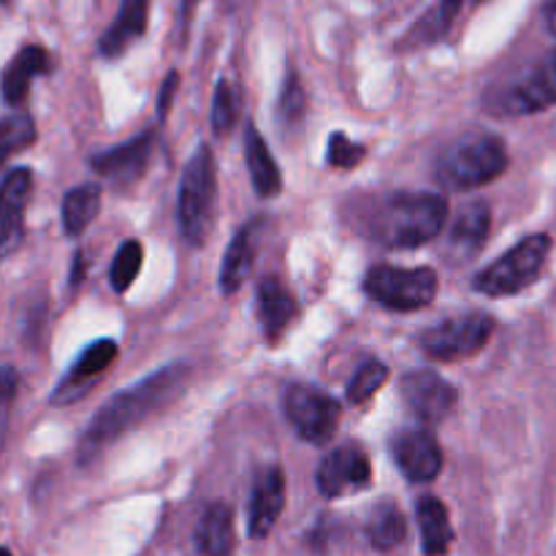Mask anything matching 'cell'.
Segmentation results:
<instances>
[{"mask_svg": "<svg viewBox=\"0 0 556 556\" xmlns=\"http://www.w3.org/2000/svg\"><path fill=\"white\" fill-rule=\"evenodd\" d=\"M188 378L190 369L185 367V364H168V367L157 369L155 375L144 378L141 383L114 394L112 400L92 416L90 427L85 429V438H81L79 448L81 459H90V456L101 454L106 445H112L114 440L123 438L125 432L139 427L141 421H147L152 413L172 405V402L182 394Z\"/></svg>", "mask_w": 556, "mask_h": 556, "instance_id": "1", "label": "cell"}, {"mask_svg": "<svg viewBox=\"0 0 556 556\" xmlns=\"http://www.w3.org/2000/svg\"><path fill=\"white\" fill-rule=\"evenodd\" d=\"M448 220V201L438 193H391L372 204L367 237L389 250H410L440 237Z\"/></svg>", "mask_w": 556, "mask_h": 556, "instance_id": "2", "label": "cell"}, {"mask_svg": "<svg viewBox=\"0 0 556 556\" xmlns=\"http://www.w3.org/2000/svg\"><path fill=\"white\" fill-rule=\"evenodd\" d=\"M508 168V150L500 136L470 130L459 136L438 161V177L451 190H478Z\"/></svg>", "mask_w": 556, "mask_h": 556, "instance_id": "3", "label": "cell"}, {"mask_svg": "<svg viewBox=\"0 0 556 556\" xmlns=\"http://www.w3.org/2000/svg\"><path fill=\"white\" fill-rule=\"evenodd\" d=\"M217 204V168L212 150L201 144L195 155L185 166L182 185H179V226L185 239L195 248L206 242L215 223Z\"/></svg>", "mask_w": 556, "mask_h": 556, "instance_id": "4", "label": "cell"}, {"mask_svg": "<svg viewBox=\"0 0 556 556\" xmlns=\"http://www.w3.org/2000/svg\"><path fill=\"white\" fill-rule=\"evenodd\" d=\"M548 253H552V239L546 233H532V237L521 239L516 248H510L503 258L478 271L472 286L483 296H514L538 280Z\"/></svg>", "mask_w": 556, "mask_h": 556, "instance_id": "5", "label": "cell"}, {"mask_svg": "<svg viewBox=\"0 0 556 556\" xmlns=\"http://www.w3.org/2000/svg\"><path fill=\"white\" fill-rule=\"evenodd\" d=\"M369 296L394 313H416L429 307L438 296V275L429 266L402 269V266H375L364 280Z\"/></svg>", "mask_w": 556, "mask_h": 556, "instance_id": "6", "label": "cell"}, {"mask_svg": "<svg viewBox=\"0 0 556 556\" xmlns=\"http://www.w3.org/2000/svg\"><path fill=\"white\" fill-rule=\"evenodd\" d=\"M494 329H497V324L486 313L456 315V318H448L443 324L432 326V329L421 331L418 348L432 362H465V358L476 356L486 348Z\"/></svg>", "mask_w": 556, "mask_h": 556, "instance_id": "7", "label": "cell"}, {"mask_svg": "<svg viewBox=\"0 0 556 556\" xmlns=\"http://www.w3.org/2000/svg\"><path fill=\"white\" fill-rule=\"evenodd\" d=\"M286 416L296 434L313 445H324L340 427L342 407L334 396L309 386H291L286 391Z\"/></svg>", "mask_w": 556, "mask_h": 556, "instance_id": "8", "label": "cell"}, {"mask_svg": "<svg viewBox=\"0 0 556 556\" xmlns=\"http://www.w3.org/2000/svg\"><path fill=\"white\" fill-rule=\"evenodd\" d=\"M400 391L405 405L413 410V416L418 421L429 424V427L445 421L451 416V410L456 407V400H459L454 386L445 378H440L438 372H432V369L405 375L400 383Z\"/></svg>", "mask_w": 556, "mask_h": 556, "instance_id": "9", "label": "cell"}, {"mask_svg": "<svg viewBox=\"0 0 556 556\" xmlns=\"http://www.w3.org/2000/svg\"><path fill=\"white\" fill-rule=\"evenodd\" d=\"M391 454L402 476L413 483H429L443 470V448L429 429H400L391 440Z\"/></svg>", "mask_w": 556, "mask_h": 556, "instance_id": "10", "label": "cell"}, {"mask_svg": "<svg viewBox=\"0 0 556 556\" xmlns=\"http://www.w3.org/2000/svg\"><path fill=\"white\" fill-rule=\"evenodd\" d=\"M369 481H372V462L353 443L331 451L318 467V489L329 500L369 486Z\"/></svg>", "mask_w": 556, "mask_h": 556, "instance_id": "11", "label": "cell"}, {"mask_svg": "<svg viewBox=\"0 0 556 556\" xmlns=\"http://www.w3.org/2000/svg\"><path fill=\"white\" fill-rule=\"evenodd\" d=\"M33 172L11 168L0 182V258L14 253L25 233V206L30 201Z\"/></svg>", "mask_w": 556, "mask_h": 556, "instance_id": "12", "label": "cell"}, {"mask_svg": "<svg viewBox=\"0 0 556 556\" xmlns=\"http://www.w3.org/2000/svg\"><path fill=\"white\" fill-rule=\"evenodd\" d=\"M114 358H117V345H114V340L92 342L87 351L79 353V358L74 362L71 372L60 380V386L52 394V405H71V402H79L81 396L92 389V383L112 367Z\"/></svg>", "mask_w": 556, "mask_h": 556, "instance_id": "13", "label": "cell"}, {"mask_svg": "<svg viewBox=\"0 0 556 556\" xmlns=\"http://www.w3.org/2000/svg\"><path fill=\"white\" fill-rule=\"evenodd\" d=\"M548 106H556V49L516 81L503 101L505 114H535Z\"/></svg>", "mask_w": 556, "mask_h": 556, "instance_id": "14", "label": "cell"}, {"mask_svg": "<svg viewBox=\"0 0 556 556\" xmlns=\"http://www.w3.org/2000/svg\"><path fill=\"white\" fill-rule=\"evenodd\" d=\"M282 508H286V476H282L280 467H266V470H261L258 478H255L253 497H250V535H269V532L275 530L277 519H280Z\"/></svg>", "mask_w": 556, "mask_h": 556, "instance_id": "15", "label": "cell"}, {"mask_svg": "<svg viewBox=\"0 0 556 556\" xmlns=\"http://www.w3.org/2000/svg\"><path fill=\"white\" fill-rule=\"evenodd\" d=\"M152 157V134H141L125 144L112 147L92 157V168L103 177L114 179L117 185H130L144 174L147 163Z\"/></svg>", "mask_w": 556, "mask_h": 556, "instance_id": "16", "label": "cell"}, {"mask_svg": "<svg viewBox=\"0 0 556 556\" xmlns=\"http://www.w3.org/2000/svg\"><path fill=\"white\" fill-rule=\"evenodd\" d=\"M258 237H261V220H250L248 226H242L237 233H233L220 266V291L226 293V296L237 293L239 288L244 286V280L250 277V271H253Z\"/></svg>", "mask_w": 556, "mask_h": 556, "instance_id": "17", "label": "cell"}, {"mask_svg": "<svg viewBox=\"0 0 556 556\" xmlns=\"http://www.w3.org/2000/svg\"><path fill=\"white\" fill-rule=\"evenodd\" d=\"M258 318L269 342H277L282 331L296 318V299L277 277H264L258 282Z\"/></svg>", "mask_w": 556, "mask_h": 556, "instance_id": "18", "label": "cell"}, {"mask_svg": "<svg viewBox=\"0 0 556 556\" xmlns=\"http://www.w3.org/2000/svg\"><path fill=\"white\" fill-rule=\"evenodd\" d=\"M147 14H150V0H123L117 16L98 43L103 58H119L136 38L144 36Z\"/></svg>", "mask_w": 556, "mask_h": 556, "instance_id": "19", "label": "cell"}, {"mask_svg": "<svg viewBox=\"0 0 556 556\" xmlns=\"http://www.w3.org/2000/svg\"><path fill=\"white\" fill-rule=\"evenodd\" d=\"M52 68V60H49V52L43 47H25L14 60H11L9 68L3 71V98L11 106H22L30 92V81L36 76L49 74Z\"/></svg>", "mask_w": 556, "mask_h": 556, "instance_id": "20", "label": "cell"}, {"mask_svg": "<svg viewBox=\"0 0 556 556\" xmlns=\"http://www.w3.org/2000/svg\"><path fill=\"white\" fill-rule=\"evenodd\" d=\"M244 157H248L250 179H253L255 193L264 195V199H271V195L280 193L282 174L277 168L275 157H271L269 147H266L264 136L253 125H248V130H244Z\"/></svg>", "mask_w": 556, "mask_h": 556, "instance_id": "21", "label": "cell"}, {"mask_svg": "<svg viewBox=\"0 0 556 556\" xmlns=\"http://www.w3.org/2000/svg\"><path fill=\"white\" fill-rule=\"evenodd\" d=\"M195 543L204 556H231L237 546V535H233V514L228 505L215 503L204 510L195 530Z\"/></svg>", "mask_w": 556, "mask_h": 556, "instance_id": "22", "label": "cell"}, {"mask_svg": "<svg viewBox=\"0 0 556 556\" xmlns=\"http://www.w3.org/2000/svg\"><path fill=\"white\" fill-rule=\"evenodd\" d=\"M489 228H492V210L483 201H472V204L462 206L454 226H451V248L459 255L478 253L486 242Z\"/></svg>", "mask_w": 556, "mask_h": 556, "instance_id": "23", "label": "cell"}, {"mask_svg": "<svg viewBox=\"0 0 556 556\" xmlns=\"http://www.w3.org/2000/svg\"><path fill=\"white\" fill-rule=\"evenodd\" d=\"M418 530H421V546L427 556L448 554L454 543V527L448 521V510L438 497H424L418 503Z\"/></svg>", "mask_w": 556, "mask_h": 556, "instance_id": "24", "label": "cell"}, {"mask_svg": "<svg viewBox=\"0 0 556 556\" xmlns=\"http://www.w3.org/2000/svg\"><path fill=\"white\" fill-rule=\"evenodd\" d=\"M101 210V188L98 185H76L63 199V228L68 237H79L96 220Z\"/></svg>", "mask_w": 556, "mask_h": 556, "instance_id": "25", "label": "cell"}, {"mask_svg": "<svg viewBox=\"0 0 556 556\" xmlns=\"http://www.w3.org/2000/svg\"><path fill=\"white\" fill-rule=\"evenodd\" d=\"M483 3V0H440L432 11L424 14V20L413 27V41H421V43H434L438 38H443L445 33L451 30L459 14L470 5Z\"/></svg>", "mask_w": 556, "mask_h": 556, "instance_id": "26", "label": "cell"}, {"mask_svg": "<svg viewBox=\"0 0 556 556\" xmlns=\"http://www.w3.org/2000/svg\"><path fill=\"white\" fill-rule=\"evenodd\" d=\"M369 541H372L375 548L380 552H389V548H396L407 535V525L405 516L400 514V508L391 503L378 505L369 519Z\"/></svg>", "mask_w": 556, "mask_h": 556, "instance_id": "27", "label": "cell"}, {"mask_svg": "<svg viewBox=\"0 0 556 556\" xmlns=\"http://www.w3.org/2000/svg\"><path fill=\"white\" fill-rule=\"evenodd\" d=\"M36 123H33V117L27 112H14L0 119V166L9 163V157H14L16 152L36 144Z\"/></svg>", "mask_w": 556, "mask_h": 556, "instance_id": "28", "label": "cell"}, {"mask_svg": "<svg viewBox=\"0 0 556 556\" xmlns=\"http://www.w3.org/2000/svg\"><path fill=\"white\" fill-rule=\"evenodd\" d=\"M386 380H389V367L378 362V358H369V362L358 367V372L348 383V402L351 405H364V402L378 394Z\"/></svg>", "mask_w": 556, "mask_h": 556, "instance_id": "29", "label": "cell"}, {"mask_svg": "<svg viewBox=\"0 0 556 556\" xmlns=\"http://www.w3.org/2000/svg\"><path fill=\"white\" fill-rule=\"evenodd\" d=\"M141 264H144V250H141L139 242H125L123 248L117 250V255H114L112 261V271H109V277H112V288L117 293H125L130 286H134V280L139 277L141 271Z\"/></svg>", "mask_w": 556, "mask_h": 556, "instance_id": "30", "label": "cell"}, {"mask_svg": "<svg viewBox=\"0 0 556 556\" xmlns=\"http://www.w3.org/2000/svg\"><path fill=\"white\" fill-rule=\"evenodd\" d=\"M239 117V92L228 79H220L212 96V128L220 136L231 134Z\"/></svg>", "mask_w": 556, "mask_h": 556, "instance_id": "31", "label": "cell"}, {"mask_svg": "<svg viewBox=\"0 0 556 556\" xmlns=\"http://www.w3.org/2000/svg\"><path fill=\"white\" fill-rule=\"evenodd\" d=\"M364 157H367V147L364 144H356V141L348 139L345 134L329 136V155H326L329 166L345 168L348 172V168H356Z\"/></svg>", "mask_w": 556, "mask_h": 556, "instance_id": "32", "label": "cell"}, {"mask_svg": "<svg viewBox=\"0 0 556 556\" xmlns=\"http://www.w3.org/2000/svg\"><path fill=\"white\" fill-rule=\"evenodd\" d=\"M304 112H307V96H304V87L296 76H288L286 87H282L280 96V119L282 125H299L304 119Z\"/></svg>", "mask_w": 556, "mask_h": 556, "instance_id": "33", "label": "cell"}, {"mask_svg": "<svg viewBox=\"0 0 556 556\" xmlns=\"http://www.w3.org/2000/svg\"><path fill=\"white\" fill-rule=\"evenodd\" d=\"M16 389H20V372L9 364L0 367V445H3V429H5V416H9V407L14 402Z\"/></svg>", "mask_w": 556, "mask_h": 556, "instance_id": "34", "label": "cell"}, {"mask_svg": "<svg viewBox=\"0 0 556 556\" xmlns=\"http://www.w3.org/2000/svg\"><path fill=\"white\" fill-rule=\"evenodd\" d=\"M177 87H179V74H177V71H172V74L166 76V81H163L161 96H157V117H161V119H166L168 109H172L174 96H177Z\"/></svg>", "mask_w": 556, "mask_h": 556, "instance_id": "35", "label": "cell"}, {"mask_svg": "<svg viewBox=\"0 0 556 556\" xmlns=\"http://www.w3.org/2000/svg\"><path fill=\"white\" fill-rule=\"evenodd\" d=\"M543 14H546L548 33L556 38V0H546V11H543Z\"/></svg>", "mask_w": 556, "mask_h": 556, "instance_id": "36", "label": "cell"}, {"mask_svg": "<svg viewBox=\"0 0 556 556\" xmlns=\"http://www.w3.org/2000/svg\"><path fill=\"white\" fill-rule=\"evenodd\" d=\"M0 556H11V552H9V548H3V546H0Z\"/></svg>", "mask_w": 556, "mask_h": 556, "instance_id": "37", "label": "cell"}, {"mask_svg": "<svg viewBox=\"0 0 556 556\" xmlns=\"http://www.w3.org/2000/svg\"><path fill=\"white\" fill-rule=\"evenodd\" d=\"M0 3H9V0H0Z\"/></svg>", "mask_w": 556, "mask_h": 556, "instance_id": "38", "label": "cell"}]
</instances>
